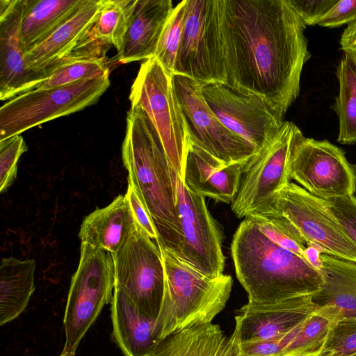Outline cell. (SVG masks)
<instances>
[{"label":"cell","mask_w":356,"mask_h":356,"mask_svg":"<svg viewBox=\"0 0 356 356\" xmlns=\"http://www.w3.org/2000/svg\"><path fill=\"white\" fill-rule=\"evenodd\" d=\"M115 286L121 289L145 317L156 321L165 273L160 249L136 222L122 246L112 254Z\"/></svg>","instance_id":"obj_9"},{"label":"cell","mask_w":356,"mask_h":356,"mask_svg":"<svg viewBox=\"0 0 356 356\" xmlns=\"http://www.w3.org/2000/svg\"><path fill=\"white\" fill-rule=\"evenodd\" d=\"M346 356H356V353Z\"/></svg>","instance_id":"obj_42"},{"label":"cell","mask_w":356,"mask_h":356,"mask_svg":"<svg viewBox=\"0 0 356 356\" xmlns=\"http://www.w3.org/2000/svg\"><path fill=\"white\" fill-rule=\"evenodd\" d=\"M341 49L343 51H356V20L344 29L340 38Z\"/></svg>","instance_id":"obj_39"},{"label":"cell","mask_w":356,"mask_h":356,"mask_svg":"<svg viewBox=\"0 0 356 356\" xmlns=\"http://www.w3.org/2000/svg\"><path fill=\"white\" fill-rule=\"evenodd\" d=\"M136 0H104L94 25L95 37L118 51L130 23Z\"/></svg>","instance_id":"obj_29"},{"label":"cell","mask_w":356,"mask_h":356,"mask_svg":"<svg viewBox=\"0 0 356 356\" xmlns=\"http://www.w3.org/2000/svg\"><path fill=\"white\" fill-rule=\"evenodd\" d=\"M298 127L284 121L274 140L248 162L231 209L238 218L270 209L277 194L291 182L289 164Z\"/></svg>","instance_id":"obj_11"},{"label":"cell","mask_w":356,"mask_h":356,"mask_svg":"<svg viewBox=\"0 0 356 356\" xmlns=\"http://www.w3.org/2000/svg\"><path fill=\"white\" fill-rule=\"evenodd\" d=\"M249 161L226 163L190 144L183 182L196 195L232 204Z\"/></svg>","instance_id":"obj_19"},{"label":"cell","mask_w":356,"mask_h":356,"mask_svg":"<svg viewBox=\"0 0 356 356\" xmlns=\"http://www.w3.org/2000/svg\"><path fill=\"white\" fill-rule=\"evenodd\" d=\"M239 343L235 329L227 337L217 324L197 323L160 341L152 356H240Z\"/></svg>","instance_id":"obj_22"},{"label":"cell","mask_w":356,"mask_h":356,"mask_svg":"<svg viewBox=\"0 0 356 356\" xmlns=\"http://www.w3.org/2000/svg\"><path fill=\"white\" fill-rule=\"evenodd\" d=\"M186 0L173 9L160 37L154 57L172 75L181 35Z\"/></svg>","instance_id":"obj_31"},{"label":"cell","mask_w":356,"mask_h":356,"mask_svg":"<svg viewBox=\"0 0 356 356\" xmlns=\"http://www.w3.org/2000/svg\"><path fill=\"white\" fill-rule=\"evenodd\" d=\"M159 249L165 280L162 303L156 321L159 343L190 325L211 323L225 307L233 284L230 275L209 277L170 250Z\"/></svg>","instance_id":"obj_4"},{"label":"cell","mask_w":356,"mask_h":356,"mask_svg":"<svg viewBox=\"0 0 356 356\" xmlns=\"http://www.w3.org/2000/svg\"><path fill=\"white\" fill-rule=\"evenodd\" d=\"M225 85L284 117L310 58L305 24L289 0H220Z\"/></svg>","instance_id":"obj_1"},{"label":"cell","mask_w":356,"mask_h":356,"mask_svg":"<svg viewBox=\"0 0 356 356\" xmlns=\"http://www.w3.org/2000/svg\"><path fill=\"white\" fill-rule=\"evenodd\" d=\"M27 150L21 135L0 141V192L6 191L17 177V163Z\"/></svg>","instance_id":"obj_33"},{"label":"cell","mask_w":356,"mask_h":356,"mask_svg":"<svg viewBox=\"0 0 356 356\" xmlns=\"http://www.w3.org/2000/svg\"><path fill=\"white\" fill-rule=\"evenodd\" d=\"M231 252L236 277L249 302L312 297L323 284L319 270L299 255L276 245L246 218L233 236Z\"/></svg>","instance_id":"obj_3"},{"label":"cell","mask_w":356,"mask_h":356,"mask_svg":"<svg viewBox=\"0 0 356 356\" xmlns=\"http://www.w3.org/2000/svg\"><path fill=\"white\" fill-rule=\"evenodd\" d=\"M84 1L24 0L21 33L25 52L53 33Z\"/></svg>","instance_id":"obj_26"},{"label":"cell","mask_w":356,"mask_h":356,"mask_svg":"<svg viewBox=\"0 0 356 356\" xmlns=\"http://www.w3.org/2000/svg\"><path fill=\"white\" fill-rule=\"evenodd\" d=\"M356 353V319L337 321L321 349L323 356H346Z\"/></svg>","instance_id":"obj_32"},{"label":"cell","mask_w":356,"mask_h":356,"mask_svg":"<svg viewBox=\"0 0 356 356\" xmlns=\"http://www.w3.org/2000/svg\"><path fill=\"white\" fill-rule=\"evenodd\" d=\"M286 356H323L321 353H302V354H295L290 355Z\"/></svg>","instance_id":"obj_41"},{"label":"cell","mask_w":356,"mask_h":356,"mask_svg":"<svg viewBox=\"0 0 356 356\" xmlns=\"http://www.w3.org/2000/svg\"><path fill=\"white\" fill-rule=\"evenodd\" d=\"M316 309L311 296L270 303L248 302L235 316L240 342L280 340Z\"/></svg>","instance_id":"obj_16"},{"label":"cell","mask_w":356,"mask_h":356,"mask_svg":"<svg viewBox=\"0 0 356 356\" xmlns=\"http://www.w3.org/2000/svg\"><path fill=\"white\" fill-rule=\"evenodd\" d=\"M110 86L109 73L62 86L33 89L0 108V141L95 104Z\"/></svg>","instance_id":"obj_7"},{"label":"cell","mask_w":356,"mask_h":356,"mask_svg":"<svg viewBox=\"0 0 356 356\" xmlns=\"http://www.w3.org/2000/svg\"><path fill=\"white\" fill-rule=\"evenodd\" d=\"M124 195L129 203L136 222L150 238L156 242L158 239L156 230L134 187L129 183H128L127 192Z\"/></svg>","instance_id":"obj_37"},{"label":"cell","mask_w":356,"mask_h":356,"mask_svg":"<svg viewBox=\"0 0 356 356\" xmlns=\"http://www.w3.org/2000/svg\"><path fill=\"white\" fill-rule=\"evenodd\" d=\"M321 257L323 284L312 296L316 309L337 321L356 319V263L325 251Z\"/></svg>","instance_id":"obj_21"},{"label":"cell","mask_w":356,"mask_h":356,"mask_svg":"<svg viewBox=\"0 0 356 356\" xmlns=\"http://www.w3.org/2000/svg\"><path fill=\"white\" fill-rule=\"evenodd\" d=\"M181 241L176 255L209 277L223 274L222 234L205 198L191 192L177 176Z\"/></svg>","instance_id":"obj_13"},{"label":"cell","mask_w":356,"mask_h":356,"mask_svg":"<svg viewBox=\"0 0 356 356\" xmlns=\"http://www.w3.org/2000/svg\"><path fill=\"white\" fill-rule=\"evenodd\" d=\"M172 80L191 144L226 163L246 162L257 153L220 121L203 97V86L181 75L174 74Z\"/></svg>","instance_id":"obj_12"},{"label":"cell","mask_w":356,"mask_h":356,"mask_svg":"<svg viewBox=\"0 0 356 356\" xmlns=\"http://www.w3.org/2000/svg\"><path fill=\"white\" fill-rule=\"evenodd\" d=\"M115 284L111 252L81 243L72 277L63 324L65 341L59 356H76L79 345L103 307L112 302Z\"/></svg>","instance_id":"obj_6"},{"label":"cell","mask_w":356,"mask_h":356,"mask_svg":"<svg viewBox=\"0 0 356 356\" xmlns=\"http://www.w3.org/2000/svg\"><path fill=\"white\" fill-rule=\"evenodd\" d=\"M337 322L320 309L314 312L301 325L298 333L279 356L302 353H318Z\"/></svg>","instance_id":"obj_30"},{"label":"cell","mask_w":356,"mask_h":356,"mask_svg":"<svg viewBox=\"0 0 356 356\" xmlns=\"http://www.w3.org/2000/svg\"><path fill=\"white\" fill-rule=\"evenodd\" d=\"M203 97L220 121L259 152L280 131L284 117L263 99L241 93L225 84L202 86Z\"/></svg>","instance_id":"obj_14"},{"label":"cell","mask_w":356,"mask_h":356,"mask_svg":"<svg viewBox=\"0 0 356 356\" xmlns=\"http://www.w3.org/2000/svg\"><path fill=\"white\" fill-rule=\"evenodd\" d=\"M339 94L331 106L339 119L337 141L356 143V51H343L337 67Z\"/></svg>","instance_id":"obj_27"},{"label":"cell","mask_w":356,"mask_h":356,"mask_svg":"<svg viewBox=\"0 0 356 356\" xmlns=\"http://www.w3.org/2000/svg\"><path fill=\"white\" fill-rule=\"evenodd\" d=\"M323 200L346 234L356 245V197L348 195Z\"/></svg>","instance_id":"obj_34"},{"label":"cell","mask_w":356,"mask_h":356,"mask_svg":"<svg viewBox=\"0 0 356 356\" xmlns=\"http://www.w3.org/2000/svg\"><path fill=\"white\" fill-rule=\"evenodd\" d=\"M34 259L3 258L0 267V325L17 318L35 291Z\"/></svg>","instance_id":"obj_25"},{"label":"cell","mask_w":356,"mask_h":356,"mask_svg":"<svg viewBox=\"0 0 356 356\" xmlns=\"http://www.w3.org/2000/svg\"><path fill=\"white\" fill-rule=\"evenodd\" d=\"M24 0H0V99L31 90L38 77L29 71L22 40Z\"/></svg>","instance_id":"obj_17"},{"label":"cell","mask_w":356,"mask_h":356,"mask_svg":"<svg viewBox=\"0 0 356 356\" xmlns=\"http://www.w3.org/2000/svg\"><path fill=\"white\" fill-rule=\"evenodd\" d=\"M174 74L202 86L226 84L220 0H186Z\"/></svg>","instance_id":"obj_8"},{"label":"cell","mask_w":356,"mask_h":356,"mask_svg":"<svg viewBox=\"0 0 356 356\" xmlns=\"http://www.w3.org/2000/svg\"><path fill=\"white\" fill-rule=\"evenodd\" d=\"M122 158L134 187L156 230L159 248L178 252L181 232L177 176L150 119L131 107L126 118Z\"/></svg>","instance_id":"obj_2"},{"label":"cell","mask_w":356,"mask_h":356,"mask_svg":"<svg viewBox=\"0 0 356 356\" xmlns=\"http://www.w3.org/2000/svg\"><path fill=\"white\" fill-rule=\"evenodd\" d=\"M245 218L255 224L276 245L305 259V250L310 243L275 205L264 211L253 212Z\"/></svg>","instance_id":"obj_28"},{"label":"cell","mask_w":356,"mask_h":356,"mask_svg":"<svg viewBox=\"0 0 356 356\" xmlns=\"http://www.w3.org/2000/svg\"><path fill=\"white\" fill-rule=\"evenodd\" d=\"M111 318L114 339L124 356H152L159 344L156 321L143 316L127 294L116 286Z\"/></svg>","instance_id":"obj_23"},{"label":"cell","mask_w":356,"mask_h":356,"mask_svg":"<svg viewBox=\"0 0 356 356\" xmlns=\"http://www.w3.org/2000/svg\"><path fill=\"white\" fill-rule=\"evenodd\" d=\"M356 20V0H339L321 19L318 25L323 27H338L350 24Z\"/></svg>","instance_id":"obj_36"},{"label":"cell","mask_w":356,"mask_h":356,"mask_svg":"<svg viewBox=\"0 0 356 356\" xmlns=\"http://www.w3.org/2000/svg\"><path fill=\"white\" fill-rule=\"evenodd\" d=\"M104 2V0H85L53 33L26 52V68L38 77V83L46 72L91 35Z\"/></svg>","instance_id":"obj_18"},{"label":"cell","mask_w":356,"mask_h":356,"mask_svg":"<svg viewBox=\"0 0 356 356\" xmlns=\"http://www.w3.org/2000/svg\"><path fill=\"white\" fill-rule=\"evenodd\" d=\"M339 0H289L305 26L318 24Z\"/></svg>","instance_id":"obj_35"},{"label":"cell","mask_w":356,"mask_h":356,"mask_svg":"<svg viewBox=\"0 0 356 356\" xmlns=\"http://www.w3.org/2000/svg\"><path fill=\"white\" fill-rule=\"evenodd\" d=\"M323 250L314 243H309L305 250V260L315 269L321 270L322 261L321 254Z\"/></svg>","instance_id":"obj_40"},{"label":"cell","mask_w":356,"mask_h":356,"mask_svg":"<svg viewBox=\"0 0 356 356\" xmlns=\"http://www.w3.org/2000/svg\"><path fill=\"white\" fill-rule=\"evenodd\" d=\"M275 206L309 243L338 258L356 263V245L323 199L291 181L277 194Z\"/></svg>","instance_id":"obj_15"},{"label":"cell","mask_w":356,"mask_h":356,"mask_svg":"<svg viewBox=\"0 0 356 356\" xmlns=\"http://www.w3.org/2000/svg\"><path fill=\"white\" fill-rule=\"evenodd\" d=\"M172 74L155 58L143 62L131 87V107L143 110L161 140L169 161L184 181L190 139Z\"/></svg>","instance_id":"obj_5"},{"label":"cell","mask_w":356,"mask_h":356,"mask_svg":"<svg viewBox=\"0 0 356 356\" xmlns=\"http://www.w3.org/2000/svg\"><path fill=\"white\" fill-rule=\"evenodd\" d=\"M136 223L125 195L108 206L97 209L83 220L79 237L81 243L115 253L125 243Z\"/></svg>","instance_id":"obj_24"},{"label":"cell","mask_w":356,"mask_h":356,"mask_svg":"<svg viewBox=\"0 0 356 356\" xmlns=\"http://www.w3.org/2000/svg\"><path fill=\"white\" fill-rule=\"evenodd\" d=\"M174 8L171 0H136L122 47L118 51V61L126 64L154 57Z\"/></svg>","instance_id":"obj_20"},{"label":"cell","mask_w":356,"mask_h":356,"mask_svg":"<svg viewBox=\"0 0 356 356\" xmlns=\"http://www.w3.org/2000/svg\"><path fill=\"white\" fill-rule=\"evenodd\" d=\"M283 350L280 340L240 342V356H279Z\"/></svg>","instance_id":"obj_38"},{"label":"cell","mask_w":356,"mask_h":356,"mask_svg":"<svg viewBox=\"0 0 356 356\" xmlns=\"http://www.w3.org/2000/svg\"><path fill=\"white\" fill-rule=\"evenodd\" d=\"M289 173L313 195L330 199L354 195L356 164L350 163L343 150L327 140L305 137L298 128L289 159Z\"/></svg>","instance_id":"obj_10"}]
</instances>
